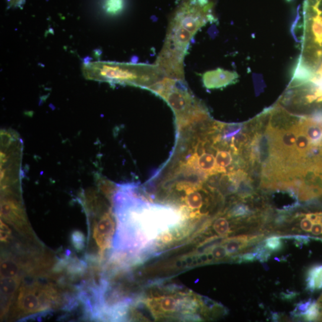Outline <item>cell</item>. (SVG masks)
I'll return each instance as SVG.
<instances>
[{"mask_svg": "<svg viewBox=\"0 0 322 322\" xmlns=\"http://www.w3.org/2000/svg\"><path fill=\"white\" fill-rule=\"evenodd\" d=\"M2 217L26 239L31 241L35 240L33 231L29 225L20 205L14 201L3 203L2 206Z\"/></svg>", "mask_w": 322, "mask_h": 322, "instance_id": "cell-8", "label": "cell"}, {"mask_svg": "<svg viewBox=\"0 0 322 322\" xmlns=\"http://www.w3.org/2000/svg\"><path fill=\"white\" fill-rule=\"evenodd\" d=\"M12 231L8 225L1 221V242L8 243L11 239Z\"/></svg>", "mask_w": 322, "mask_h": 322, "instance_id": "cell-25", "label": "cell"}, {"mask_svg": "<svg viewBox=\"0 0 322 322\" xmlns=\"http://www.w3.org/2000/svg\"><path fill=\"white\" fill-rule=\"evenodd\" d=\"M253 252L256 253V260L262 263L268 262L272 256V252L266 248L263 241L256 246Z\"/></svg>", "mask_w": 322, "mask_h": 322, "instance_id": "cell-20", "label": "cell"}, {"mask_svg": "<svg viewBox=\"0 0 322 322\" xmlns=\"http://www.w3.org/2000/svg\"><path fill=\"white\" fill-rule=\"evenodd\" d=\"M228 219L226 215L225 216H222L220 214L214 218L211 225L218 236L227 237L233 232L232 227L230 226Z\"/></svg>", "mask_w": 322, "mask_h": 322, "instance_id": "cell-14", "label": "cell"}, {"mask_svg": "<svg viewBox=\"0 0 322 322\" xmlns=\"http://www.w3.org/2000/svg\"><path fill=\"white\" fill-rule=\"evenodd\" d=\"M300 126L302 132L308 136L313 146L320 145L322 143V127L309 118H302Z\"/></svg>", "mask_w": 322, "mask_h": 322, "instance_id": "cell-12", "label": "cell"}, {"mask_svg": "<svg viewBox=\"0 0 322 322\" xmlns=\"http://www.w3.org/2000/svg\"><path fill=\"white\" fill-rule=\"evenodd\" d=\"M123 7V0H106L105 8L109 14H118L122 11Z\"/></svg>", "mask_w": 322, "mask_h": 322, "instance_id": "cell-22", "label": "cell"}, {"mask_svg": "<svg viewBox=\"0 0 322 322\" xmlns=\"http://www.w3.org/2000/svg\"><path fill=\"white\" fill-rule=\"evenodd\" d=\"M112 204L116 229L109 255L126 265L155 255L169 234L180 240L187 229L176 208L149 203L135 185L118 186Z\"/></svg>", "mask_w": 322, "mask_h": 322, "instance_id": "cell-1", "label": "cell"}, {"mask_svg": "<svg viewBox=\"0 0 322 322\" xmlns=\"http://www.w3.org/2000/svg\"><path fill=\"white\" fill-rule=\"evenodd\" d=\"M239 75L236 72L218 68L206 72L203 76L204 86L207 89H220L237 82Z\"/></svg>", "mask_w": 322, "mask_h": 322, "instance_id": "cell-9", "label": "cell"}, {"mask_svg": "<svg viewBox=\"0 0 322 322\" xmlns=\"http://www.w3.org/2000/svg\"><path fill=\"white\" fill-rule=\"evenodd\" d=\"M313 301L311 299H309L307 301H302L298 302V304H296L293 311L291 312V316L295 318H302Z\"/></svg>", "mask_w": 322, "mask_h": 322, "instance_id": "cell-21", "label": "cell"}, {"mask_svg": "<svg viewBox=\"0 0 322 322\" xmlns=\"http://www.w3.org/2000/svg\"><path fill=\"white\" fill-rule=\"evenodd\" d=\"M71 241L78 251H81L85 246V237L80 231H74L71 235Z\"/></svg>", "mask_w": 322, "mask_h": 322, "instance_id": "cell-23", "label": "cell"}, {"mask_svg": "<svg viewBox=\"0 0 322 322\" xmlns=\"http://www.w3.org/2000/svg\"><path fill=\"white\" fill-rule=\"evenodd\" d=\"M25 0H6L8 7L11 8H20L24 4Z\"/></svg>", "mask_w": 322, "mask_h": 322, "instance_id": "cell-26", "label": "cell"}, {"mask_svg": "<svg viewBox=\"0 0 322 322\" xmlns=\"http://www.w3.org/2000/svg\"><path fill=\"white\" fill-rule=\"evenodd\" d=\"M265 246L272 253L277 252L283 248V242L281 236L273 235L263 240Z\"/></svg>", "mask_w": 322, "mask_h": 322, "instance_id": "cell-18", "label": "cell"}, {"mask_svg": "<svg viewBox=\"0 0 322 322\" xmlns=\"http://www.w3.org/2000/svg\"><path fill=\"white\" fill-rule=\"evenodd\" d=\"M306 285L307 290L310 292L322 289V265H314L309 269Z\"/></svg>", "mask_w": 322, "mask_h": 322, "instance_id": "cell-13", "label": "cell"}, {"mask_svg": "<svg viewBox=\"0 0 322 322\" xmlns=\"http://www.w3.org/2000/svg\"><path fill=\"white\" fill-rule=\"evenodd\" d=\"M272 320H273V321H278V320L281 318V315L278 313H276V312H275V313L272 312Z\"/></svg>", "mask_w": 322, "mask_h": 322, "instance_id": "cell-28", "label": "cell"}, {"mask_svg": "<svg viewBox=\"0 0 322 322\" xmlns=\"http://www.w3.org/2000/svg\"><path fill=\"white\" fill-rule=\"evenodd\" d=\"M137 320L145 319L144 314L154 320H201L203 315V297L182 290L174 285L153 283L132 302Z\"/></svg>", "mask_w": 322, "mask_h": 322, "instance_id": "cell-2", "label": "cell"}, {"mask_svg": "<svg viewBox=\"0 0 322 322\" xmlns=\"http://www.w3.org/2000/svg\"><path fill=\"white\" fill-rule=\"evenodd\" d=\"M297 295L296 292L289 291L288 293L282 292L281 293V298L282 300L290 301L293 300L294 298L297 297Z\"/></svg>", "mask_w": 322, "mask_h": 322, "instance_id": "cell-27", "label": "cell"}, {"mask_svg": "<svg viewBox=\"0 0 322 322\" xmlns=\"http://www.w3.org/2000/svg\"><path fill=\"white\" fill-rule=\"evenodd\" d=\"M23 276L1 278V316L4 317L9 313L14 299L20 288Z\"/></svg>", "mask_w": 322, "mask_h": 322, "instance_id": "cell-10", "label": "cell"}, {"mask_svg": "<svg viewBox=\"0 0 322 322\" xmlns=\"http://www.w3.org/2000/svg\"><path fill=\"white\" fill-rule=\"evenodd\" d=\"M304 34L298 60L315 73L322 63V0H305Z\"/></svg>", "mask_w": 322, "mask_h": 322, "instance_id": "cell-6", "label": "cell"}, {"mask_svg": "<svg viewBox=\"0 0 322 322\" xmlns=\"http://www.w3.org/2000/svg\"><path fill=\"white\" fill-rule=\"evenodd\" d=\"M265 234L258 235H241L226 237L222 242L231 257L242 253L244 250L263 240Z\"/></svg>", "mask_w": 322, "mask_h": 322, "instance_id": "cell-11", "label": "cell"}, {"mask_svg": "<svg viewBox=\"0 0 322 322\" xmlns=\"http://www.w3.org/2000/svg\"><path fill=\"white\" fill-rule=\"evenodd\" d=\"M89 80L148 89L165 77L157 65L115 61H87L81 67Z\"/></svg>", "mask_w": 322, "mask_h": 322, "instance_id": "cell-4", "label": "cell"}, {"mask_svg": "<svg viewBox=\"0 0 322 322\" xmlns=\"http://www.w3.org/2000/svg\"><path fill=\"white\" fill-rule=\"evenodd\" d=\"M312 146L313 145H312L310 139L302 131L300 126V122H299L297 141L295 143V152L298 157L300 159H302V158H304Z\"/></svg>", "mask_w": 322, "mask_h": 322, "instance_id": "cell-15", "label": "cell"}, {"mask_svg": "<svg viewBox=\"0 0 322 322\" xmlns=\"http://www.w3.org/2000/svg\"><path fill=\"white\" fill-rule=\"evenodd\" d=\"M90 225V235L97 249L96 263L100 265L106 253H109L115 234L116 222L113 210L104 213L99 219H94Z\"/></svg>", "mask_w": 322, "mask_h": 322, "instance_id": "cell-7", "label": "cell"}, {"mask_svg": "<svg viewBox=\"0 0 322 322\" xmlns=\"http://www.w3.org/2000/svg\"><path fill=\"white\" fill-rule=\"evenodd\" d=\"M236 193L240 199L245 200L252 197L253 195V189L250 180L248 176L240 181L237 186Z\"/></svg>", "mask_w": 322, "mask_h": 322, "instance_id": "cell-17", "label": "cell"}, {"mask_svg": "<svg viewBox=\"0 0 322 322\" xmlns=\"http://www.w3.org/2000/svg\"><path fill=\"white\" fill-rule=\"evenodd\" d=\"M232 258L239 263H252L256 260V253L254 252L241 253L233 256Z\"/></svg>", "mask_w": 322, "mask_h": 322, "instance_id": "cell-24", "label": "cell"}, {"mask_svg": "<svg viewBox=\"0 0 322 322\" xmlns=\"http://www.w3.org/2000/svg\"><path fill=\"white\" fill-rule=\"evenodd\" d=\"M148 90L162 97L173 110L178 127L208 114L203 104L195 98L184 81L164 77Z\"/></svg>", "mask_w": 322, "mask_h": 322, "instance_id": "cell-5", "label": "cell"}, {"mask_svg": "<svg viewBox=\"0 0 322 322\" xmlns=\"http://www.w3.org/2000/svg\"><path fill=\"white\" fill-rule=\"evenodd\" d=\"M253 212L248 206L243 204H237L227 211L226 216L230 219L243 220L252 216Z\"/></svg>", "mask_w": 322, "mask_h": 322, "instance_id": "cell-16", "label": "cell"}, {"mask_svg": "<svg viewBox=\"0 0 322 322\" xmlns=\"http://www.w3.org/2000/svg\"><path fill=\"white\" fill-rule=\"evenodd\" d=\"M15 297L10 310V318L13 320L46 314L61 306L67 310L75 298L65 293L60 285L40 281L23 283Z\"/></svg>", "mask_w": 322, "mask_h": 322, "instance_id": "cell-3", "label": "cell"}, {"mask_svg": "<svg viewBox=\"0 0 322 322\" xmlns=\"http://www.w3.org/2000/svg\"><path fill=\"white\" fill-rule=\"evenodd\" d=\"M320 314V307L317 302L313 301L302 318L308 321H318Z\"/></svg>", "mask_w": 322, "mask_h": 322, "instance_id": "cell-19", "label": "cell"}]
</instances>
